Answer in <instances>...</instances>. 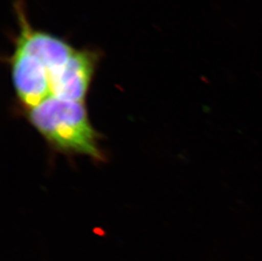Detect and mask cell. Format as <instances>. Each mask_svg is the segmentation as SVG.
<instances>
[{
    "label": "cell",
    "mask_w": 262,
    "mask_h": 261,
    "mask_svg": "<svg viewBox=\"0 0 262 261\" xmlns=\"http://www.w3.org/2000/svg\"><path fill=\"white\" fill-rule=\"evenodd\" d=\"M24 111L30 124L58 153L87 156L99 162L105 160L101 135L92 125L85 102L50 97Z\"/></svg>",
    "instance_id": "1"
}]
</instances>
